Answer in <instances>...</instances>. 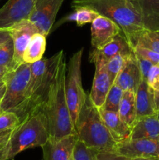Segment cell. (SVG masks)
Listing matches in <instances>:
<instances>
[{
    "instance_id": "cell-1",
    "label": "cell",
    "mask_w": 159,
    "mask_h": 160,
    "mask_svg": "<svg viewBox=\"0 0 159 160\" xmlns=\"http://www.w3.org/2000/svg\"><path fill=\"white\" fill-rule=\"evenodd\" d=\"M66 69L67 62L63 53L57 66L48 96L41 109L47 120L48 138L51 140H58L70 134H76L65 98Z\"/></svg>"
},
{
    "instance_id": "cell-2",
    "label": "cell",
    "mask_w": 159,
    "mask_h": 160,
    "mask_svg": "<svg viewBox=\"0 0 159 160\" xmlns=\"http://www.w3.org/2000/svg\"><path fill=\"white\" fill-rule=\"evenodd\" d=\"M72 7H87L115 22L132 50L146 31L132 0H73Z\"/></svg>"
},
{
    "instance_id": "cell-3",
    "label": "cell",
    "mask_w": 159,
    "mask_h": 160,
    "mask_svg": "<svg viewBox=\"0 0 159 160\" xmlns=\"http://www.w3.org/2000/svg\"><path fill=\"white\" fill-rule=\"evenodd\" d=\"M63 53L64 51L61 50L50 58H42L31 63V75L24 98L20 105L11 110L17 114L20 123L43 109L57 66Z\"/></svg>"
},
{
    "instance_id": "cell-4",
    "label": "cell",
    "mask_w": 159,
    "mask_h": 160,
    "mask_svg": "<svg viewBox=\"0 0 159 160\" xmlns=\"http://www.w3.org/2000/svg\"><path fill=\"white\" fill-rule=\"evenodd\" d=\"M75 130L77 139L98 152H115L118 143L106 127L99 109L94 105L89 95L80 112Z\"/></svg>"
},
{
    "instance_id": "cell-5",
    "label": "cell",
    "mask_w": 159,
    "mask_h": 160,
    "mask_svg": "<svg viewBox=\"0 0 159 160\" xmlns=\"http://www.w3.org/2000/svg\"><path fill=\"white\" fill-rule=\"evenodd\" d=\"M49 138L45 114L41 110L29 116L12 129L9 143L8 159L29 148L41 147Z\"/></svg>"
},
{
    "instance_id": "cell-6",
    "label": "cell",
    "mask_w": 159,
    "mask_h": 160,
    "mask_svg": "<svg viewBox=\"0 0 159 160\" xmlns=\"http://www.w3.org/2000/svg\"><path fill=\"white\" fill-rule=\"evenodd\" d=\"M83 52L84 48H80L71 56L67 63L65 81V98L74 127L87 96L83 88L81 78Z\"/></svg>"
},
{
    "instance_id": "cell-7",
    "label": "cell",
    "mask_w": 159,
    "mask_h": 160,
    "mask_svg": "<svg viewBox=\"0 0 159 160\" xmlns=\"http://www.w3.org/2000/svg\"><path fill=\"white\" fill-rule=\"evenodd\" d=\"M31 75V63L20 64L9 70L3 81L6 85V93L0 103V112L11 111L22 102Z\"/></svg>"
},
{
    "instance_id": "cell-8",
    "label": "cell",
    "mask_w": 159,
    "mask_h": 160,
    "mask_svg": "<svg viewBox=\"0 0 159 160\" xmlns=\"http://www.w3.org/2000/svg\"><path fill=\"white\" fill-rule=\"evenodd\" d=\"M64 0H35L29 20L34 23L39 33L48 36Z\"/></svg>"
},
{
    "instance_id": "cell-9",
    "label": "cell",
    "mask_w": 159,
    "mask_h": 160,
    "mask_svg": "<svg viewBox=\"0 0 159 160\" xmlns=\"http://www.w3.org/2000/svg\"><path fill=\"white\" fill-rule=\"evenodd\" d=\"M35 0H8L0 9V29L9 30L23 20L29 19Z\"/></svg>"
},
{
    "instance_id": "cell-10",
    "label": "cell",
    "mask_w": 159,
    "mask_h": 160,
    "mask_svg": "<svg viewBox=\"0 0 159 160\" xmlns=\"http://www.w3.org/2000/svg\"><path fill=\"white\" fill-rule=\"evenodd\" d=\"M115 152L127 158H159V137L125 141L117 145Z\"/></svg>"
},
{
    "instance_id": "cell-11",
    "label": "cell",
    "mask_w": 159,
    "mask_h": 160,
    "mask_svg": "<svg viewBox=\"0 0 159 160\" xmlns=\"http://www.w3.org/2000/svg\"><path fill=\"white\" fill-rule=\"evenodd\" d=\"M14 46V65L15 68L23 63V55L31 38L38 29L29 19L19 22L9 29Z\"/></svg>"
},
{
    "instance_id": "cell-12",
    "label": "cell",
    "mask_w": 159,
    "mask_h": 160,
    "mask_svg": "<svg viewBox=\"0 0 159 160\" xmlns=\"http://www.w3.org/2000/svg\"><path fill=\"white\" fill-rule=\"evenodd\" d=\"M91 45L101 49L110 43L118 34H122L119 27L110 19L99 15L91 23Z\"/></svg>"
},
{
    "instance_id": "cell-13",
    "label": "cell",
    "mask_w": 159,
    "mask_h": 160,
    "mask_svg": "<svg viewBox=\"0 0 159 160\" xmlns=\"http://www.w3.org/2000/svg\"><path fill=\"white\" fill-rule=\"evenodd\" d=\"M76 134H70L58 140L48 139L41 146L43 160H70L73 154Z\"/></svg>"
},
{
    "instance_id": "cell-14",
    "label": "cell",
    "mask_w": 159,
    "mask_h": 160,
    "mask_svg": "<svg viewBox=\"0 0 159 160\" xmlns=\"http://www.w3.org/2000/svg\"><path fill=\"white\" fill-rule=\"evenodd\" d=\"M133 50L129 46L126 38L119 34L101 49L94 48L90 55V60L95 64L105 65L112 57L121 53L132 52Z\"/></svg>"
},
{
    "instance_id": "cell-15",
    "label": "cell",
    "mask_w": 159,
    "mask_h": 160,
    "mask_svg": "<svg viewBox=\"0 0 159 160\" xmlns=\"http://www.w3.org/2000/svg\"><path fill=\"white\" fill-rule=\"evenodd\" d=\"M142 80V75L139 68L135 53L132 52L126 60V64L117 76L114 84L118 86L123 91H132L136 92Z\"/></svg>"
},
{
    "instance_id": "cell-16",
    "label": "cell",
    "mask_w": 159,
    "mask_h": 160,
    "mask_svg": "<svg viewBox=\"0 0 159 160\" xmlns=\"http://www.w3.org/2000/svg\"><path fill=\"white\" fill-rule=\"evenodd\" d=\"M112 85L105 66L95 64V73L89 96L94 105L98 109L102 107Z\"/></svg>"
},
{
    "instance_id": "cell-17",
    "label": "cell",
    "mask_w": 159,
    "mask_h": 160,
    "mask_svg": "<svg viewBox=\"0 0 159 160\" xmlns=\"http://www.w3.org/2000/svg\"><path fill=\"white\" fill-rule=\"evenodd\" d=\"M154 91L148 85L147 80L142 78L136 91V108L137 120L147 116L154 115L157 112L154 103Z\"/></svg>"
},
{
    "instance_id": "cell-18",
    "label": "cell",
    "mask_w": 159,
    "mask_h": 160,
    "mask_svg": "<svg viewBox=\"0 0 159 160\" xmlns=\"http://www.w3.org/2000/svg\"><path fill=\"white\" fill-rule=\"evenodd\" d=\"M146 31H159V0H132Z\"/></svg>"
},
{
    "instance_id": "cell-19",
    "label": "cell",
    "mask_w": 159,
    "mask_h": 160,
    "mask_svg": "<svg viewBox=\"0 0 159 160\" xmlns=\"http://www.w3.org/2000/svg\"><path fill=\"white\" fill-rule=\"evenodd\" d=\"M99 111L106 127L117 143L129 140L132 128L121 120L118 112L105 110L102 108H99Z\"/></svg>"
},
{
    "instance_id": "cell-20",
    "label": "cell",
    "mask_w": 159,
    "mask_h": 160,
    "mask_svg": "<svg viewBox=\"0 0 159 160\" xmlns=\"http://www.w3.org/2000/svg\"><path fill=\"white\" fill-rule=\"evenodd\" d=\"M157 137H159V120L156 112L154 115L143 117L136 120L129 140Z\"/></svg>"
},
{
    "instance_id": "cell-21",
    "label": "cell",
    "mask_w": 159,
    "mask_h": 160,
    "mask_svg": "<svg viewBox=\"0 0 159 160\" xmlns=\"http://www.w3.org/2000/svg\"><path fill=\"white\" fill-rule=\"evenodd\" d=\"M118 113L121 120L132 128L137 120L135 92L132 91H124L118 107Z\"/></svg>"
},
{
    "instance_id": "cell-22",
    "label": "cell",
    "mask_w": 159,
    "mask_h": 160,
    "mask_svg": "<svg viewBox=\"0 0 159 160\" xmlns=\"http://www.w3.org/2000/svg\"><path fill=\"white\" fill-rule=\"evenodd\" d=\"M46 38L41 33H36L31 38L23 55V62L34 63L43 58L46 48Z\"/></svg>"
},
{
    "instance_id": "cell-23",
    "label": "cell",
    "mask_w": 159,
    "mask_h": 160,
    "mask_svg": "<svg viewBox=\"0 0 159 160\" xmlns=\"http://www.w3.org/2000/svg\"><path fill=\"white\" fill-rule=\"evenodd\" d=\"M75 11L70 15L67 16L64 20L75 21L78 27H82L86 23H91L99 14L94 9L87 7H76Z\"/></svg>"
},
{
    "instance_id": "cell-24",
    "label": "cell",
    "mask_w": 159,
    "mask_h": 160,
    "mask_svg": "<svg viewBox=\"0 0 159 160\" xmlns=\"http://www.w3.org/2000/svg\"><path fill=\"white\" fill-rule=\"evenodd\" d=\"M132 52L121 53V54L117 55V56L112 57V59L104 65L105 66L106 70H107L108 73V76L109 78H110L111 82H112V84H114L117 76H118V73H120L122 69L123 68V67H124L125 64H126V60H127L128 58H129V56H130Z\"/></svg>"
},
{
    "instance_id": "cell-25",
    "label": "cell",
    "mask_w": 159,
    "mask_h": 160,
    "mask_svg": "<svg viewBox=\"0 0 159 160\" xmlns=\"http://www.w3.org/2000/svg\"><path fill=\"white\" fill-rule=\"evenodd\" d=\"M98 150L87 146L80 140L76 139L70 160H98Z\"/></svg>"
},
{
    "instance_id": "cell-26",
    "label": "cell",
    "mask_w": 159,
    "mask_h": 160,
    "mask_svg": "<svg viewBox=\"0 0 159 160\" xmlns=\"http://www.w3.org/2000/svg\"><path fill=\"white\" fill-rule=\"evenodd\" d=\"M123 92H124V91L120 88L118 86L114 84H112L101 108L108 111L118 112Z\"/></svg>"
},
{
    "instance_id": "cell-27",
    "label": "cell",
    "mask_w": 159,
    "mask_h": 160,
    "mask_svg": "<svg viewBox=\"0 0 159 160\" xmlns=\"http://www.w3.org/2000/svg\"><path fill=\"white\" fill-rule=\"evenodd\" d=\"M0 66L10 70L15 68L14 65V46L11 38L0 47Z\"/></svg>"
},
{
    "instance_id": "cell-28",
    "label": "cell",
    "mask_w": 159,
    "mask_h": 160,
    "mask_svg": "<svg viewBox=\"0 0 159 160\" xmlns=\"http://www.w3.org/2000/svg\"><path fill=\"white\" fill-rule=\"evenodd\" d=\"M20 123L17 114L11 111L0 112V133L12 130Z\"/></svg>"
},
{
    "instance_id": "cell-29",
    "label": "cell",
    "mask_w": 159,
    "mask_h": 160,
    "mask_svg": "<svg viewBox=\"0 0 159 160\" xmlns=\"http://www.w3.org/2000/svg\"><path fill=\"white\" fill-rule=\"evenodd\" d=\"M137 45L147 48L159 54V40L153 37L148 31H145L141 34Z\"/></svg>"
},
{
    "instance_id": "cell-30",
    "label": "cell",
    "mask_w": 159,
    "mask_h": 160,
    "mask_svg": "<svg viewBox=\"0 0 159 160\" xmlns=\"http://www.w3.org/2000/svg\"><path fill=\"white\" fill-rule=\"evenodd\" d=\"M133 52L143 59L149 60L154 65H159V54L156 52L147 48L139 46V45H137L133 48Z\"/></svg>"
},
{
    "instance_id": "cell-31",
    "label": "cell",
    "mask_w": 159,
    "mask_h": 160,
    "mask_svg": "<svg viewBox=\"0 0 159 160\" xmlns=\"http://www.w3.org/2000/svg\"><path fill=\"white\" fill-rule=\"evenodd\" d=\"M12 130L3 131L0 133V160H9L8 152H9V143Z\"/></svg>"
},
{
    "instance_id": "cell-32",
    "label": "cell",
    "mask_w": 159,
    "mask_h": 160,
    "mask_svg": "<svg viewBox=\"0 0 159 160\" xmlns=\"http://www.w3.org/2000/svg\"><path fill=\"white\" fill-rule=\"evenodd\" d=\"M148 85L154 91L159 92V65H153L147 78Z\"/></svg>"
},
{
    "instance_id": "cell-33",
    "label": "cell",
    "mask_w": 159,
    "mask_h": 160,
    "mask_svg": "<svg viewBox=\"0 0 159 160\" xmlns=\"http://www.w3.org/2000/svg\"><path fill=\"white\" fill-rule=\"evenodd\" d=\"M135 56H136V58H137V62H138L139 68H140V73H141V75H142V78L147 80L148 73H149L150 70H151V68L152 67V66L154 65V64H153L151 62H150L149 60H147V59H143V58H142L141 56L137 55L136 53H135Z\"/></svg>"
},
{
    "instance_id": "cell-34",
    "label": "cell",
    "mask_w": 159,
    "mask_h": 160,
    "mask_svg": "<svg viewBox=\"0 0 159 160\" xmlns=\"http://www.w3.org/2000/svg\"><path fill=\"white\" fill-rule=\"evenodd\" d=\"M98 160H128V158L116 152H98Z\"/></svg>"
},
{
    "instance_id": "cell-35",
    "label": "cell",
    "mask_w": 159,
    "mask_h": 160,
    "mask_svg": "<svg viewBox=\"0 0 159 160\" xmlns=\"http://www.w3.org/2000/svg\"><path fill=\"white\" fill-rule=\"evenodd\" d=\"M12 38L9 30L0 29V47Z\"/></svg>"
},
{
    "instance_id": "cell-36",
    "label": "cell",
    "mask_w": 159,
    "mask_h": 160,
    "mask_svg": "<svg viewBox=\"0 0 159 160\" xmlns=\"http://www.w3.org/2000/svg\"><path fill=\"white\" fill-rule=\"evenodd\" d=\"M9 70H11L9 68H8V67H2V66H0V82H2V81H3L5 76L7 74L8 72H9Z\"/></svg>"
},
{
    "instance_id": "cell-37",
    "label": "cell",
    "mask_w": 159,
    "mask_h": 160,
    "mask_svg": "<svg viewBox=\"0 0 159 160\" xmlns=\"http://www.w3.org/2000/svg\"><path fill=\"white\" fill-rule=\"evenodd\" d=\"M6 85L4 81L0 82V103H1L3 97H4L5 93H6Z\"/></svg>"
},
{
    "instance_id": "cell-38",
    "label": "cell",
    "mask_w": 159,
    "mask_h": 160,
    "mask_svg": "<svg viewBox=\"0 0 159 160\" xmlns=\"http://www.w3.org/2000/svg\"><path fill=\"white\" fill-rule=\"evenodd\" d=\"M154 103H155V109L157 112L159 111V92L157 91H154Z\"/></svg>"
},
{
    "instance_id": "cell-39",
    "label": "cell",
    "mask_w": 159,
    "mask_h": 160,
    "mask_svg": "<svg viewBox=\"0 0 159 160\" xmlns=\"http://www.w3.org/2000/svg\"><path fill=\"white\" fill-rule=\"evenodd\" d=\"M128 160H159V158L135 157V158H128Z\"/></svg>"
},
{
    "instance_id": "cell-40",
    "label": "cell",
    "mask_w": 159,
    "mask_h": 160,
    "mask_svg": "<svg viewBox=\"0 0 159 160\" xmlns=\"http://www.w3.org/2000/svg\"><path fill=\"white\" fill-rule=\"evenodd\" d=\"M148 32L150 33V34H151V35L153 36V37H154L155 38L158 39L159 40V31H148Z\"/></svg>"
},
{
    "instance_id": "cell-41",
    "label": "cell",
    "mask_w": 159,
    "mask_h": 160,
    "mask_svg": "<svg viewBox=\"0 0 159 160\" xmlns=\"http://www.w3.org/2000/svg\"><path fill=\"white\" fill-rule=\"evenodd\" d=\"M157 119H158V120H159V111L158 112H157Z\"/></svg>"
},
{
    "instance_id": "cell-42",
    "label": "cell",
    "mask_w": 159,
    "mask_h": 160,
    "mask_svg": "<svg viewBox=\"0 0 159 160\" xmlns=\"http://www.w3.org/2000/svg\"><path fill=\"white\" fill-rule=\"evenodd\" d=\"M11 160H13V159H11Z\"/></svg>"
}]
</instances>
